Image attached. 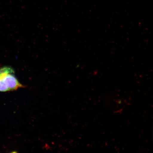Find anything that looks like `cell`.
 <instances>
[{
  "label": "cell",
  "mask_w": 153,
  "mask_h": 153,
  "mask_svg": "<svg viewBox=\"0 0 153 153\" xmlns=\"http://www.w3.org/2000/svg\"><path fill=\"white\" fill-rule=\"evenodd\" d=\"M0 75L9 91L16 90L24 87L14 75V70L9 67H5L1 68Z\"/></svg>",
  "instance_id": "obj_1"
},
{
  "label": "cell",
  "mask_w": 153,
  "mask_h": 153,
  "mask_svg": "<svg viewBox=\"0 0 153 153\" xmlns=\"http://www.w3.org/2000/svg\"><path fill=\"white\" fill-rule=\"evenodd\" d=\"M9 89L3 81L1 76L0 75V92L9 91Z\"/></svg>",
  "instance_id": "obj_2"
}]
</instances>
